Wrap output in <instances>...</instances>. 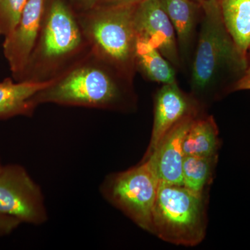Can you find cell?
I'll use <instances>...</instances> for the list:
<instances>
[{"instance_id":"20","label":"cell","mask_w":250,"mask_h":250,"mask_svg":"<svg viewBox=\"0 0 250 250\" xmlns=\"http://www.w3.org/2000/svg\"><path fill=\"white\" fill-rule=\"evenodd\" d=\"M250 90V65L247 67L244 73L233 85V90Z\"/></svg>"},{"instance_id":"10","label":"cell","mask_w":250,"mask_h":250,"mask_svg":"<svg viewBox=\"0 0 250 250\" xmlns=\"http://www.w3.org/2000/svg\"><path fill=\"white\" fill-rule=\"evenodd\" d=\"M44 0H27L14 31L6 36L4 54L14 73L27 67L40 28Z\"/></svg>"},{"instance_id":"4","label":"cell","mask_w":250,"mask_h":250,"mask_svg":"<svg viewBox=\"0 0 250 250\" xmlns=\"http://www.w3.org/2000/svg\"><path fill=\"white\" fill-rule=\"evenodd\" d=\"M123 100V92L116 82L106 72L95 67L77 69L34 98L36 104L53 103L98 108L114 107Z\"/></svg>"},{"instance_id":"16","label":"cell","mask_w":250,"mask_h":250,"mask_svg":"<svg viewBox=\"0 0 250 250\" xmlns=\"http://www.w3.org/2000/svg\"><path fill=\"white\" fill-rule=\"evenodd\" d=\"M218 144V130L213 117L196 118L184 137V156L216 157Z\"/></svg>"},{"instance_id":"11","label":"cell","mask_w":250,"mask_h":250,"mask_svg":"<svg viewBox=\"0 0 250 250\" xmlns=\"http://www.w3.org/2000/svg\"><path fill=\"white\" fill-rule=\"evenodd\" d=\"M81 34L73 16L61 1H54L49 11L42 40V53L55 59L70 53L80 45Z\"/></svg>"},{"instance_id":"19","label":"cell","mask_w":250,"mask_h":250,"mask_svg":"<svg viewBox=\"0 0 250 250\" xmlns=\"http://www.w3.org/2000/svg\"><path fill=\"white\" fill-rule=\"evenodd\" d=\"M21 224L17 219L0 213V237L8 236Z\"/></svg>"},{"instance_id":"7","label":"cell","mask_w":250,"mask_h":250,"mask_svg":"<svg viewBox=\"0 0 250 250\" xmlns=\"http://www.w3.org/2000/svg\"><path fill=\"white\" fill-rule=\"evenodd\" d=\"M134 22L136 36L149 41L175 68L180 67L175 32L159 0H145L136 5Z\"/></svg>"},{"instance_id":"21","label":"cell","mask_w":250,"mask_h":250,"mask_svg":"<svg viewBox=\"0 0 250 250\" xmlns=\"http://www.w3.org/2000/svg\"><path fill=\"white\" fill-rule=\"evenodd\" d=\"M103 6H136L145 0H98Z\"/></svg>"},{"instance_id":"17","label":"cell","mask_w":250,"mask_h":250,"mask_svg":"<svg viewBox=\"0 0 250 250\" xmlns=\"http://www.w3.org/2000/svg\"><path fill=\"white\" fill-rule=\"evenodd\" d=\"M215 159L216 157L184 156L182 166L184 187L202 195L204 188L210 178Z\"/></svg>"},{"instance_id":"12","label":"cell","mask_w":250,"mask_h":250,"mask_svg":"<svg viewBox=\"0 0 250 250\" xmlns=\"http://www.w3.org/2000/svg\"><path fill=\"white\" fill-rule=\"evenodd\" d=\"M53 83V81L16 83L10 80L0 83V119L30 113L36 95Z\"/></svg>"},{"instance_id":"2","label":"cell","mask_w":250,"mask_h":250,"mask_svg":"<svg viewBox=\"0 0 250 250\" xmlns=\"http://www.w3.org/2000/svg\"><path fill=\"white\" fill-rule=\"evenodd\" d=\"M200 34L191 70V86L195 93H203L213 86L222 68L226 65L246 70L242 59L224 24L219 0H205Z\"/></svg>"},{"instance_id":"5","label":"cell","mask_w":250,"mask_h":250,"mask_svg":"<svg viewBox=\"0 0 250 250\" xmlns=\"http://www.w3.org/2000/svg\"><path fill=\"white\" fill-rule=\"evenodd\" d=\"M136 6H103L95 14L90 32L100 52L122 71L135 63Z\"/></svg>"},{"instance_id":"6","label":"cell","mask_w":250,"mask_h":250,"mask_svg":"<svg viewBox=\"0 0 250 250\" xmlns=\"http://www.w3.org/2000/svg\"><path fill=\"white\" fill-rule=\"evenodd\" d=\"M0 213L34 225L48 220L42 190L22 166L8 164L0 170Z\"/></svg>"},{"instance_id":"3","label":"cell","mask_w":250,"mask_h":250,"mask_svg":"<svg viewBox=\"0 0 250 250\" xmlns=\"http://www.w3.org/2000/svg\"><path fill=\"white\" fill-rule=\"evenodd\" d=\"M159 182L147 161L105 178L100 192L145 231L152 232V213Z\"/></svg>"},{"instance_id":"22","label":"cell","mask_w":250,"mask_h":250,"mask_svg":"<svg viewBox=\"0 0 250 250\" xmlns=\"http://www.w3.org/2000/svg\"><path fill=\"white\" fill-rule=\"evenodd\" d=\"M193 1H196V2L201 3L202 1H205V0H193Z\"/></svg>"},{"instance_id":"8","label":"cell","mask_w":250,"mask_h":250,"mask_svg":"<svg viewBox=\"0 0 250 250\" xmlns=\"http://www.w3.org/2000/svg\"><path fill=\"white\" fill-rule=\"evenodd\" d=\"M190 115H197L195 100L184 93L177 83L163 84L155 95L152 137L143 159L154 152L174 125Z\"/></svg>"},{"instance_id":"9","label":"cell","mask_w":250,"mask_h":250,"mask_svg":"<svg viewBox=\"0 0 250 250\" xmlns=\"http://www.w3.org/2000/svg\"><path fill=\"white\" fill-rule=\"evenodd\" d=\"M197 115H190L177 123L164 136L147 158L159 183L183 186L182 166L184 159L183 142Z\"/></svg>"},{"instance_id":"23","label":"cell","mask_w":250,"mask_h":250,"mask_svg":"<svg viewBox=\"0 0 250 250\" xmlns=\"http://www.w3.org/2000/svg\"><path fill=\"white\" fill-rule=\"evenodd\" d=\"M3 166L1 165V160H0V170H1V168H2Z\"/></svg>"},{"instance_id":"1","label":"cell","mask_w":250,"mask_h":250,"mask_svg":"<svg viewBox=\"0 0 250 250\" xmlns=\"http://www.w3.org/2000/svg\"><path fill=\"white\" fill-rule=\"evenodd\" d=\"M164 241L193 247L206 233L205 206L201 194L184 186L159 183L152 213V232Z\"/></svg>"},{"instance_id":"15","label":"cell","mask_w":250,"mask_h":250,"mask_svg":"<svg viewBox=\"0 0 250 250\" xmlns=\"http://www.w3.org/2000/svg\"><path fill=\"white\" fill-rule=\"evenodd\" d=\"M135 63L148 80L162 85L177 83L175 67L149 41L139 36L136 37Z\"/></svg>"},{"instance_id":"18","label":"cell","mask_w":250,"mask_h":250,"mask_svg":"<svg viewBox=\"0 0 250 250\" xmlns=\"http://www.w3.org/2000/svg\"><path fill=\"white\" fill-rule=\"evenodd\" d=\"M27 0H0V34L8 36L21 19Z\"/></svg>"},{"instance_id":"14","label":"cell","mask_w":250,"mask_h":250,"mask_svg":"<svg viewBox=\"0 0 250 250\" xmlns=\"http://www.w3.org/2000/svg\"><path fill=\"white\" fill-rule=\"evenodd\" d=\"M225 27L238 54L247 62L250 49V0H219Z\"/></svg>"},{"instance_id":"13","label":"cell","mask_w":250,"mask_h":250,"mask_svg":"<svg viewBox=\"0 0 250 250\" xmlns=\"http://www.w3.org/2000/svg\"><path fill=\"white\" fill-rule=\"evenodd\" d=\"M168 16L177 38L181 59L191 48L200 3L193 0H159Z\"/></svg>"}]
</instances>
